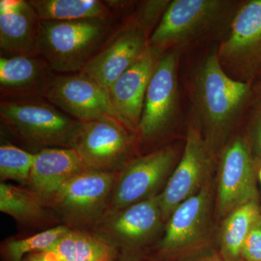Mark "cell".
Returning <instances> with one entry per match:
<instances>
[{"mask_svg": "<svg viewBox=\"0 0 261 261\" xmlns=\"http://www.w3.org/2000/svg\"><path fill=\"white\" fill-rule=\"evenodd\" d=\"M250 84L225 71L213 51L196 70L192 97L200 129L214 152L222 150L252 97Z\"/></svg>", "mask_w": 261, "mask_h": 261, "instance_id": "cell-1", "label": "cell"}, {"mask_svg": "<svg viewBox=\"0 0 261 261\" xmlns=\"http://www.w3.org/2000/svg\"><path fill=\"white\" fill-rule=\"evenodd\" d=\"M166 9L163 1L145 2L137 13L113 25L93 58L80 73L107 91L148 50L149 39Z\"/></svg>", "mask_w": 261, "mask_h": 261, "instance_id": "cell-2", "label": "cell"}, {"mask_svg": "<svg viewBox=\"0 0 261 261\" xmlns=\"http://www.w3.org/2000/svg\"><path fill=\"white\" fill-rule=\"evenodd\" d=\"M114 20H40L37 55L53 73H80L108 37Z\"/></svg>", "mask_w": 261, "mask_h": 261, "instance_id": "cell-3", "label": "cell"}, {"mask_svg": "<svg viewBox=\"0 0 261 261\" xmlns=\"http://www.w3.org/2000/svg\"><path fill=\"white\" fill-rule=\"evenodd\" d=\"M0 121L15 139L39 151L70 148V137L79 122L43 97L1 99Z\"/></svg>", "mask_w": 261, "mask_h": 261, "instance_id": "cell-4", "label": "cell"}, {"mask_svg": "<svg viewBox=\"0 0 261 261\" xmlns=\"http://www.w3.org/2000/svg\"><path fill=\"white\" fill-rule=\"evenodd\" d=\"M118 173L89 170L67 181L46 202L62 224L92 231L107 212Z\"/></svg>", "mask_w": 261, "mask_h": 261, "instance_id": "cell-5", "label": "cell"}, {"mask_svg": "<svg viewBox=\"0 0 261 261\" xmlns=\"http://www.w3.org/2000/svg\"><path fill=\"white\" fill-rule=\"evenodd\" d=\"M138 137L111 117L78 122L70 137L74 149L91 171L115 173L133 159Z\"/></svg>", "mask_w": 261, "mask_h": 261, "instance_id": "cell-6", "label": "cell"}, {"mask_svg": "<svg viewBox=\"0 0 261 261\" xmlns=\"http://www.w3.org/2000/svg\"><path fill=\"white\" fill-rule=\"evenodd\" d=\"M214 208L215 188L211 178L173 211L151 255L160 261H176L195 252L208 234Z\"/></svg>", "mask_w": 261, "mask_h": 261, "instance_id": "cell-7", "label": "cell"}, {"mask_svg": "<svg viewBox=\"0 0 261 261\" xmlns=\"http://www.w3.org/2000/svg\"><path fill=\"white\" fill-rule=\"evenodd\" d=\"M159 195L106 213L92 231L119 255L147 253L161 238L166 224Z\"/></svg>", "mask_w": 261, "mask_h": 261, "instance_id": "cell-8", "label": "cell"}, {"mask_svg": "<svg viewBox=\"0 0 261 261\" xmlns=\"http://www.w3.org/2000/svg\"><path fill=\"white\" fill-rule=\"evenodd\" d=\"M230 4L224 0L170 1L151 34L149 48L161 57L168 49L208 32L224 18Z\"/></svg>", "mask_w": 261, "mask_h": 261, "instance_id": "cell-9", "label": "cell"}, {"mask_svg": "<svg viewBox=\"0 0 261 261\" xmlns=\"http://www.w3.org/2000/svg\"><path fill=\"white\" fill-rule=\"evenodd\" d=\"M176 161V149L171 146L130 160L118 171L106 213L159 195L171 176Z\"/></svg>", "mask_w": 261, "mask_h": 261, "instance_id": "cell-10", "label": "cell"}, {"mask_svg": "<svg viewBox=\"0 0 261 261\" xmlns=\"http://www.w3.org/2000/svg\"><path fill=\"white\" fill-rule=\"evenodd\" d=\"M257 199L255 163L250 142L243 135L228 141L221 151L215 192V214L220 219Z\"/></svg>", "mask_w": 261, "mask_h": 261, "instance_id": "cell-11", "label": "cell"}, {"mask_svg": "<svg viewBox=\"0 0 261 261\" xmlns=\"http://www.w3.org/2000/svg\"><path fill=\"white\" fill-rule=\"evenodd\" d=\"M178 54L166 51L154 66L137 130L139 143L159 140L172 124L178 104Z\"/></svg>", "mask_w": 261, "mask_h": 261, "instance_id": "cell-12", "label": "cell"}, {"mask_svg": "<svg viewBox=\"0 0 261 261\" xmlns=\"http://www.w3.org/2000/svg\"><path fill=\"white\" fill-rule=\"evenodd\" d=\"M214 152L197 125L190 124L177 166L159 194L165 222L180 204L200 191L211 178Z\"/></svg>", "mask_w": 261, "mask_h": 261, "instance_id": "cell-13", "label": "cell"}, {"mask_svg": "<svg viewBox=\"0 0 261 261\" xmlns=\"http://www.w3.org/2000/svg\"><path fill=\"white\" fill-rule=\"evenodd\" d=\"M217 55L223 68L248 83L261 66V0L245 2L239 8Z\"/></svg>", "mask_w": 261, "mask_h": 261, "instance_id": "cell-14", "label": "cell"}, {"mask_svg": "<svg viewBox=\"0 0 261 261\" xmlns=\"http://www.w3.org/2000/svg\"><path fill=\"white\" fill-rule=\"evenodd\" d=\"M43 98L77 121L106 117L120 121L107 91L82 73H51Z\"/></svg>", "mask_w": 261, "mask_h": 261, "instance_id": "cell-15", "label": "cell"}, {"mask_svg": "<svg viewBox=\"0 0 261 261\" xmlns=\"http://www.w3.org/2000/svg\"><path fill=\"white\" fill-rule=\"evenodd\" d=\"M159 58L149 48L108 90L111 106L120 121L137 135L146 92Z\"/></svg>", "mask_w": 261, "mask_h": 261, "instance_id": "cell-16", "label": "cell"}, {"mask_svg": "<svg viewBox=\"0 0 261 261\" xmlns=\"http://www.w3.org/2000/svg\"><path fill=\"white\" fill-rule=\"evenodd\" d=\"M40 20L29 1H0L1 56H37Z\"/></svg>", "mask_w": 261, "mask_h": 261, "instance_id": "cell-17", "label": "cell"}, {"mask_svg": "<svg viewBox=\"0 0 261 261\" xmlns=\"http://www.w3.org/2000/svg\"><path fill=\"white\" fill-rule=\"evenodd\" d=\"M53 73L38 56L0 57L1 99L43 97Z\"/></svg>", "mask_w": 261, "mask_h": 261, "instance_id": "cell-18", "label": "cell"}, {"mask_svg": "<svg viewBox=\"0 0 261 261\" xmlns=\"http://www.w3.org/2000/svg\"><path fill=\"white\" fill-rule=\"evenodd\" d=\"M89 170L73 149H43L35 153V161L27 185L46 202L49 196L67 181Z\"/></svg>", "mask_w": 261, "mask_h": 261, "instance_id": "cell-19", "label": "cell"}, {"mask_svg": "<svg viewBox=\"0 0 261 261\" xmlns=\"http://www.w3.org/2000/svg\"><path fill=\"white\" fill-rule=\"evenodd\" d=\"M0 211L18 224L29 227L61 222L47 202L28 187L1 182Z\"/></svg>", "mask_w": 261, "mask_h": 261, "instance_id": "cell-20", "label": "cell"}, {"mask_svg": "<svg viewBox=\"0 0 261 261\" xmlns=\"http://www.w3.org/2000/svg\"><path fill=\"white\" fill-rule=\"evenodd\" d=\"M44 252L59 261H117L119 252L92 231L70 229Z\"/></svg>", "mask_w": 261, "mask_h": 261, "instance_id": "cell-21", "label": "cell"}, {"mask_svg": "<svg viewBox=\"0 0 261 261\" xmlns=\"http://www.w3.org/2000/svg\"><path fill=\"white\" fill-rule=\"evenodd\" d=\"M39 20H65L87 18L112 19L116 11L113 1L99 0H29Z\"/></svg>", "mask_w": 261, "mask_h": 261, "instance_id": "cell-22", "label": "cell"}, {"mask_svg": "<svg viewBox=\"0 0 261 261\" xmlns=\"http://www.w3.org/2000/svg\"><path fill=\"white\" fill-rule=\"evenodd\" d=\"M261 214L258 200L235 209L224 219L220 233V254L224 261H241L244 243Z\"/></svg>", "mask_w": 261, "mask_h": 261, "instance_id": "cell-23", "label": "cell"}, {"mask_svg": "<svg viewBox=\"0 0 261 261\" xmlns=\"http://www.w3.org/2000/svg\"><path fill=\"white\" fill-rule=\"evenodd\" d=\"M70 229L61 224L30 237L8 239L1 244L2 260L23 261L30 254L46 251Z\"/></svg>", "mask_w": 261, "mask_h": 261, "instance_id": "cell-24", "label": "cell"}, {"mask_svg": "<svg viewBox=\"0 0 261 261\" xmlns=\"http://www.w3.org/2000/svg\"><path fill=\"white\" fill-rule=\"evenodd\" d=\"M35 153L28 152L10 143L0 146V178L27 185Z\"/></svg>", "mask_w": 261, "mask_h": 261, "instance_id": "cell-25", "label": "cell"}, {"mask_svg": "<svg viewBox=\"0 0 261 261\" xmlns=\"http://www.w3.org/2000/svg\"><path fill=\"white\" fill-rule=\"evenodd\" d=\"M241 261H261V214L252 225L244 243Z\"/></svg>", "mask_w": 261, "mask_h": 261, "instance_id": "cell-26", "label": "cell"}, {"mask_svg": "<svg viewBox=\"0 0 261 261\" xmlns=\"http://www.w3.org/2000/svg\"><path fill=\"white\" fill-rule=\"evenodd\" d=\"M252 152L261 160V110H255L250 123Z\"/></svg>", "mask_w": 261, "mask_h": 261, "instance_id": "cell-27", "label": "cell"}, {"mask_svg": "<svg viewBox=\"0 0 261 261\" xmlns=\"http://www.w3.org/2000/svg\"><path fill=\"white\" fill-rule=\"evenodd\" d=\"M117 261H160L155 257L147 254H140V255H119Z\"/></svg>", "mask_w": 261, "mask_h": 261, "instance_id": "cell-28", "label": "cell"}, {"mask_svg": "<svg viewBox=\"0 0 261 261\" xmlns=\"http://www.w3.org/2000/svg\"><path fill=\"white\" fill-rule=\"evenodd\" d=\"M23 261H59L46 252H40L27 255Z\"/></svg>", "mask_w": 261, "mask_h": 261, "instance_id": "cell-29", "label": "cell"}, {"mask_svg": "<svg viewBox=\"0 0 261 261\" xmlns=\"http://www.w3.org/2000/svg\"><path fill=\"white\" fill-rule=\"evenodd\" d=\"M254 107L255 110H261V84L257 89L256 96L254 99Z\"/></svg>", "mask_w": 261, "mask_h": 261, "instance_id": "cell-30", "label": "cell"}, {"mask_svg": "<svg viewBox=\"0 0 261 261\" xmlns=\"http://www.w3.org/2000/svg\"><path fill=\"white\" fill-rule=\"evenodd\" d=\"M195 261H224L221 258V257L218 256H209L203 257V258L199 259Z\"/></svg>", "mask_w": 261, "mask_h": 261, "instance_id": "cell-31", "label": "cell"}, {"mask_svg": "<svg viewBox=\"0 0 261 261\" xmlns=\"http://www.w3.org/2000/svg\"><path fill=\"white\" fill-rule=\"evenodd\" d=\"M258 177H259V179H260V181L261 182V168H260V171H259Z\"/></svg>", "mask_w": 261, "mask_h": 261, "instance_id": "cell-32", "label": "cell"}]
</instances>
